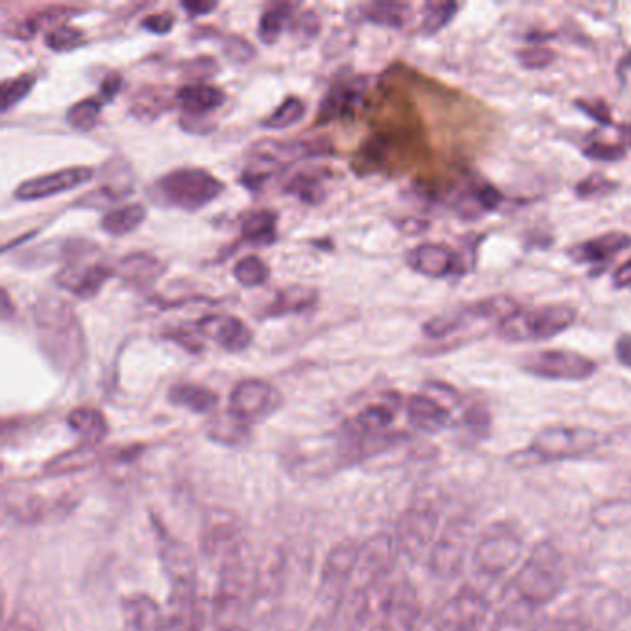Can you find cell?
I'll return each mask as SVG.
<instances>
[{"mask_svg":"<svg viewBox=\"0 0 631 631\" xmlns=\"http://www.w3.org/2000/svg\"><path fill=\"white\" fill-rule=\"evenodd\" d=\"M110 267L102 263H89V265H69L62 273L58 274V285L63 291L71 293L80 300H91L97 297L100 289L113 276Z\"/></svg>","mask_w":631,"mask_h":631,"instance_id":"cell-22","label":"cell"},{"mask_svg":"<svg viewBox=\"0 0 631 631\" xmlns=\"http://www.w3.org/2000/svg\"><path fill=\"white\" fill-rule=\"evenodd\" d=\"M567 583V565L563 554L550 541L533 546L526 561L513 576V589L532 607L554 602Z\"/></svg>","mask_w":631,"mask_h":631,"instance_id":"cell-2","label":"cell"},{"mask_svg":"<svg viewBox=\"0 0 631 631\" xmlns=\"http://www.w3.org/2000/svg\"><path fill=\"white\" fill-rule=\"evenodd\" d=\"M409 269L432 280H443L459 271L458 254L443 243H422L406 256Z\"/></svg>","mask_w":631,"mask_h":631,"instance_id":"cell-18","label":"cell"},{"mask_svg":"<svg viewBox=\"0 0 631 631\" xmlns=\"http://www.w3.org/2000/svg\"><path fill=\"white\" fill-rule=\"evenodd\" d=\"M367 86H369L367 76H352V78L337 80L322 100L317 124L334 123L347 117H354L363 104Z\"/></svg>","mask_w":631,"mask_h":631,"instance_id":"cell-15","label":"cell"},{"mask_svg":"<svg viewBox=\"0 0 631 631\" xmlns=\"http://www.w3.org/2000/svg\"><path fill=\"white\" fill-rule=\"evenodd\" d=\"M520 369L530 376L550 382H583L593 378L598 365L578 352L554 348L526 354L520 359Z\"/></svg>","mask_w":631,"mask_h":631,"instance_id":"cell-8","label":"cell"},{"mask_svg":"<svg viewBox=\"0 0 631 631\" xmlns=\"http://www.w3.org/2000/svg\"><path fill=\"white\" fill-rule=\"evenodd\" d=\"M576 106L582 110L583 113H587L589 117H593L596 123L602 124V126H615L611 121V115H609V108L606 104H596V110H594L593 104L589 102H576Z\"/></svg>","mask_w":631,"mask_h":631,"instance_id":"cell-51","label":"cell"},{"mask_svg":"<svg viewBox=\"0 0 631 631\" xmlns=\"http://www.w3.org/2000/svg\"><path fill=\"white\" fill-rule=\"evenodd\" d=\"M124 613L130 624L141 630H154L161 624L160 609L150 598H132L124 606Z\"/></svg>","mask_w":631,"mask_h":631,"instance_id":"cell-40","label":"cell"},{"mask_svg":"<svg viewBox=\"0 0 631 631\" xmlns=\"http://www.w3.org/2000/svg\"><path fill=\"white\" fill-rule=\"evenodd\" d=\"M517 58L519 63L524 69H530V71H541L546 69L548 65H552V62L556 60V52L552 49H548L545 45H533V47H526V49L519 50L517 52Z\"/></svg>","mask_w":631,"mask_h":631,"instance_id":"cell-46","label":"cell"},{"mask_svg":"<svg viewBox=\"0 0 631 631\" xmlns=\"http://www.w3.org/2000/svg\"><path fill=\"white\" fill-rule=\"evenodd\" d=\"M524 554V541L520 533L506 522L491 524L482 533L474 548V565L480 572L500 576L513 569Z\"/></svg>","mask_w":631,"mask_h":631,"instance_id":"cell-9","label":"cell"},{"mask_svg":"<svg viewBox=\"0 0 631 631\" xmlns=\"http://www.w3.org/2000/svg\"><path fill=\"white\" fill-rule=\"evenodd\" d=\"M67 422L75 434L80 435L82 445L99 446L108 435V422L99 409L76 408L69 413Z\"/></svg>","mask_w":631,"mask_h":631,"instance_id":"cell-28","label":"cell"},{"mask_svg":"<svg viewBox=\"0 0 631 631\" xmlns=\"http://www.w3.org/2000/svg\"><path fill=\"white\" fill-rule=\"evenodd\" d=\"M459 4L456 2H428L424 6V19H422L421 32L424 36H434L441 32L445 26L452 23V19L458 13Z\"/></svg>","mask_w":631,"mask_h":631,"instance_id":"cell-39","label":"cell"},{"mask_svg":"<svg viewBox=\"0 0 631 631\" xmlns=\"http://www.w3.org/2000/svg\"><path fill=\"white\" fill-rule=\"evenodd\" d=\"M576 319L578 311L569 304H546L528 310L519 308L498 324L496 332L508 343H537L567 332Z\"/></svg>","mask_w":631,"mask_h":631,"instance_id":"cell-6","label":"cell"},{"mask_svg":"<svg viewBox=\"0 0 631 631\" xmlns=\"http://www.w3.org/2000/svg\"><path fill=\"white\" fill-rule=\"evenodd\" d=\"M39 345L60 367L84 358V334L75 311L62 298H39L34 306Z\"/></svg>","mask_w":631,"mask_h":631,"instance_id":"cell-1","label":"cell"},{"mask_svg":"<svg viewBox=\"0 0 631 631\" xmlns=\"http://www.w3.org/2000/svg\"><path fill=\"white\" fill-rule=\"evenodd\" d=\"M619 189V184L609 180L606 174L593 173L576 186V195L580 198L606 197Z\"/></svg>","mask_w":631,"mask_h":631,"instance_id":"cell-45","label":"cell"},{"mask_svg":"<svg viewBox=\"0 0 631 631\" xmlns=\"http://www.w3.org/2000/svg\"><path fill=\"white\" fill-rule=\"evenodd\" d=\"M95 459H97L95 448L82 445L73 452H67V454L52 459L45 471L50 476H65V474H73V472L86 471L95 463Z\"/></svg>","mask_w":631,"mask_h":631,"instance_id":"cell-35","label":"cell"},{"mask_svg":"<svg viewBox=\"0 0 631 631\" xmlns=\"http://www.w3.org/2000/svg\"><path fill=\"white\" fill-rule=\"evenodd\" d=\"M147 219V208L143 204H124L110 210L100 221L102 232L108 236L124 237L136 232Z\"/></svg>","mask_w":631,"mask_h":631,"instance_id":"cell-29","label":"cell"},{"mask_svg":"<svg viewBox=\"0 0 631 631\" xmlns=\"http://www.w3.org/2000/svg\"><path fill=\"white\" fill-rule=\"evenodd\" d=\"M591 520L596 528L613 530L631 524V498H611L604 500L591 511Z\"/></svg>","mask_w":631,"mask_h":631,"instance_id":"cell-32","label":"cell"},{"mask_svg":"<svg viewBox=\"0 0 631 631\" xmlns=\"http://www.w3.org/2000/svg\"><path fill=\"white\" fill-rule=\"evenodd\" d=\"M36 86V76L21 75L2 82V113H8L13 106H17L21 100H25L30 91Z\"/></svg>","mask_w":631,"mask_h":631,"instance_id":"cell-43","label":"cell"},{"mask_svg":"<svg viewBox=\"0 0 631 631\" xmlns=\"http://www.w3.org/2000/svg\"><path fill=\"white\" fill-rule=\"evenodd\" d=\"M583 154L587 158L596 161H619L626 156V149L622 145H615V143H606V141H593L589 143Z\"/></svg>","mask_w":631,"mask_h":631,"instance_id":"cell-48","label":"cell"},{"mask_svg":"<svg viewBox=\"0 0 631 631\" xmlns=\"http://www.w3.org/2000/svg\"><path fill=\"white\" fill-rule=\"evenodd\" d=\"M278 217L271 210L250 211L241 221V236L252 245L265 247L276 241Z\"/></svg>","mask_w":631,"mask_h":631,"instance_id":"cell-30","label":"cell"},{"mask_svg":"<svg viewBox=\"0 0 631 631\" xmlns=\"http://www.w3.org/2000/svg\"><path fill=\"white\" fill-rule=\"evenodd\" d=\"M197 332L232 354L247 350L254 341V334L248 328L247 322L228 313L204 315L197 322Z\"/></svg>","mask_w":631,"mask_h":631,"instance_id":"cell-16","label":"cell"},{"mask_svg":"<svg viewBox=\"0 0 631 631\" xmlns=\"http://www.w3.org/2000/svg\"><path fill=\"white\" fill-rule=\"evenodd\" d=\"M169 402L193 413H208L217 406L219 396L208 387L197 384H176L169 389Z\"/></svg>","mask_w":631,"mask_h":631,"instance_id":"cell-31","label":"cell"},{"mask_svg":"<svg viewBox=\"0 0 631 631\" xmlns=\"http://www.w3.org/2000/svg\"><path fill=\"white\" fill-rule=\"evenodd\" d=\"M223 191V182L210 171L198 167H182L161 176L152 187V197L163 206L198 211L221 197Z\"/></svg>","mask_w":631,"mask_h":631,"instance_id":"cell-5","label":"cell"},{"mask_svg":"<svg viewBox=\"0 0 631 631\" xmlns=\"http://www.w3.org/2000/svg\"><path fill=\"white\" fill-rule=\"evenodd\" d=\"M104 100L91 97V99L78 100L67 110V123L78 132H91L99 123Z\"/></svg>","mask_w":631,"mask_h":631,"instance_id":"cell-36","label":"cell"},{"mask_svg":"<svg viewBox=\"0 0 631 631\" xmlns=\"http://www.w3.org/2000/svg\"><path fill=\"white\" fill-rule=\"evenodd\" d=\"M269 267L260 256H245L234 265V278L243 287H260L269 280Z\"/></svg>","mask_w":631,"mask_h":631,"instance_id":"cell-41","label":"cell"},{"mask_svg":"<svg viewBox=\"0 0 631 631\" xmlns=\"http://www.w3.org/2000/svg\"><path fill=\"white\" fill-rule=\"evenodd\" d=\"M469 548V532L467 526L448 524L445 532L435 541L430 556V565L435 574L454 576L458 574Z\"/></svg>","mask_w":631,"mask_h":631,"instance_id":"cell-19","label":"cell"},{"mask_svg":"<svg viewBox=\"0 0 631 631\" xmlns=\"http://www.w3.org/2000/svg\"><path fill=\"white\" fill-rule=\"evenodd\" d=\"M93 176H95V171L87 165L65 167L60 171L36 176L19 184L13 191V197L21 202L45 200V198L63 195L67 191H75L78 187L86 186L87 182L93 180Z\"/></svg>","mask_w":631,"mask_h":631,"instance_id":"cell-12","label":"cell"},{"mask_svg":"<svg viewBox=\"0 0 631 631\" xmlns=\"http://www.w3.org/2000/svg\"><path fill=\"white\" fill-rule=\"evenodd\" d=\"M297 34H304L306 38L313 39L319 34V21H317V15L313 12L302 13L298 17L297 23L293 25Z\"/></svg>","mask_w":631,"mask_h":631,"instance_id":"cell-52","label":"cell"},{"mask_svg":"<svg viewBox=\"0 0 631 631\" xmlns=\"http://www.w3.org/2000/svg\"><path fill=\"white\" fill-rule=\"evenodd\" d=\"M306 115V104L298 97L285 99L265 121H261V126L267 130H285L291 128L293 124L300 123Z\"/></svg>","mask_w":631,"mask_h":631,"instance_id":"cell-37","label":"cell"},{"mask_svg":"<svg viewBox=\"0 0 631 631\" xmlns=\"http://www.w3.org/2000/svg\"><path fill=\"white\" fill-rule=\"evenodd\" d=\"M169 108L171 100L165 97V93H160L156 89L141 91L136 99L132 100V112L145 121H154L161 113L169 112Z\"/></svg>","mask_w":631,"mask_h":631,"instance_id":"cell-42","label":"cell"},{"mask_svg":"<svg viewBox=\"0 0 631 631\" xmlns=\"http://www.w3.org/2000/svg\"><path fill=\"white\" fill-rule=\"evenodd\" d=\"M285 191H287V195H295L300 202L310 204V206L321 204L324 197H326L321 178H317L315 174L311 173H300L297 176H293L287 182Z\"/></svg>","mask_w":631,"mask_h":631,"instance_id":"cell-38","label":"cell"},{"mask_svg":"<svg viewBox=\"0 0 631 631\" xmlns=\"http://www.w3.org/2000/svg\"><path fill=\"white\" fill-rule=\"evenodd\" d=\"M165 273V265L149 252H132L117 263L115 274L134 289H149Z\"/></svg>","mask_w":631,"mask_h":631,"instance_id":"cell-23","label":"cell"},{"mask_svg":"<svg viewBox=\"0 0 631 631\" xmlns=\"http://www.w3.org/2000/svg\"><path fill=\"white\" fill-rule=\"evenodd\" d=\"M395 421V409L387 404H376L359 411L358 415L348 422V434L356 439H376L385 435L387 428Z\"/></svg>","mask_w":631,"mask_h":631,"instance_id":"cell-27","label":"cell"},{"mask_svg":"<svg viewBox=\"0 0 631 631\" xmlns=\"http://www.w3.org/2000/svg\"><path fill=\"white\" fill-rule=\"evenodd\" d=\"M631 247V236L626 232H607L602 236L587 239L582 243H576L567 250L570 260L578 265H606L613 258H617L620 252Z\"/></svg>","mask_w":631,"mask_h":631,"instance_id":"cell-21","label":"cell"},{"mask_svg":"<svg viewBox=\"0 0 631 631\" xmlns=\"http://www.w3.org/2000/svg\"><path fill=\"white\" fill-rule=\"evenodd\" d=\"M359 546L354 541H343L328 554L321 580V589L326 591V596L339 598L348 591L358 561Z\"/></svg>","mask_w":631,"mask_h":631,"instance_id":"cell-20","label":"cell"},{"mask_svg":"<svg viewBox=\"0 0 631 631\" xmlns=\"http://www.w3.org/2000/svg\"><path fill=\"white\" fill-rule=\"evenodd\" d=\"M121 87H123V76L119 73H110L100 82V99L104 102H112L121 91Z\"/></svg>","mask_w":631,"mask_h":631,"instance_id":"cell-50","label":"cell"},{"mask_svg":"<svg viewBox=\"0 0 631 631\" xmlns=\"http://www.w3.org/2000/svg\"><path fill=\"white\" fill-rule=\"evenodd\" d=\"M317 289L308 285H289L276 293L273 302L265 308V317L276 319L311 310L317 302Z\"/></svg>","mask_w":631,"mask_h":631,"instance_id":"cell-26","label":"cell"},{"mask_svg":"<svg viewBox=\"0 0 631 631\" xmlns=\"http://www.w3.org/2000/svg\"><path fill=\"white\" fill-rule=\"evenodd\" d=\"M174 25H176V17L171 12L152 13L141 21V28L150 34H156V36L169 34Z\"/></svg>","mask_w":631,"mask_h":631,"instance_id":"cell-49","label":"cell"},{"mask_svg":"<svg viewBox=\"0 0 631 631\" xmlns=\"http://www.w3.org/2000/svg\"><path fill=\"white\" fill-rule=\"evenodd\" d=\"M619 75L622 76V78H626V76H630L631 78V50H628V52L624 54V58L620 60Z\"/></svg>","mask_w":631,"mask_h":631,"instance_id":"cell-58","label":"cell"},{"mask_svg":"<svg viewBox=\"0 0 631 631\" xmlns=\"http://www.w3.org/2000/svg\"><path fill=\"white\" fill-rule=\"evenodd\" d=\"M409 4L404 2H374L365 6L363 19L372 25L402 28L408 19Z\"/></svg>","mask_w":631,"mask_h":631,"instance_id":"cell-34","label":"cell"},{"mask_svg":"<svg viewBox=\"0 0 631 631\" xmlns=\"http://www.w3.org/2000/svg\"><path fill=\"white\" fill-rule=\"evenodd\" d=\"M223 50L226 58H230L232 62L236 63L252 62V58L256 56V49L248 43L247 39L236 36V34L224 36Z\"/></svg>","mask_w":631,"mask_h":631,"instance_id":"cell-47","label":"cell"},{"mask_svg":"<svg viewBox=\"0 0 631 631\" xmlns=\"http://www.w3.org/2000/svg\"><path fill=\"white\" fill-rule=\"evenodd\" d=\"M176 102L180 104V108L186 112V115L193 119L206 117L210 113L223 108L226 102V93L221 87L204 84V82H195V84H187L182 86L176 95Z\"/></svg>","mask_w":631,"mask_h":631,"instance_id":"cell-24","label":"cell"},{"mask_svg":"<svg viewBox=\"0 0 631 631\" xmlns=\"http://www.w3.org/2000/svg\"><path fill=\"white\" fill-rule=\"evenodd\" d=\"M398 546L395 537L389 533H378L369 539L365 545L359 546L358 561L352 572V580L348 589L352 593H363L369 585L382 580L395 565L398 556Z\"/></svg>","mask_w":631,"mask_h":631,"instance_id":"cell-10","label":"cell"},{"mask_svg":"<svg viewBox=\"0 0 631 631\" xmlns=\"http://www.w3.org/2000/svg\"><path fill=\"white\" fill-rule=\"evenodd\" d=\"M250 604V578L241 559L239 545L224 550L221 580L213 600V622L217 631H243Z\"/></svg>","mask_w":631,"mask_h":631,"instance_id":"cell-4","label":"cell"},{"mask_svg":"<svg viewBox=\"0 0 631 631\" xmlns=\"http://www.w3.org/2000/svg\"><path fill=\"white\" fill-rule=\"evenodd\" d=\"M12 308V300H10V295H8V291L6 289H2V319L4 321H8L10 317L13 315Z\"/></svg>","mask_w":631,"mask_h":631,"instance_id":"cell-57","label":"cell"},{"mask_svg":"<svg viewBox=\"0 0 631 631\" xmlns=\"http://www.w3.org/2000/svg\"><path fill=\"white\" fill-rule=\"evenodd\" d=\"M604 443L600 432L585 426H548L535 435L528 448L513 454L509 461L515 467H532L563 459L585 458Z\"/></svg>","mask_w":631,"mask_h":631,"instance_id":"cell-3","label":"cell"},{"mask_svg":"<svg viewBox=\"0 0 631 631\" xmlns=\"http://www.w3.org/2000/svg\"><path fill=\"white\" fill-rule=\"evenodd\" d=\"M406 413H408L409 422L426 434H439L448 428V424L452 421L450 409L445 408L432 396H409Z\"/></svg>","mask_w":631,"mask_h":631,"instance_id":"cell-25","label":"cell"},{"mask_svg":"<svg viewBox=\"0 0 631 631\" xmlns=\"http://www.w3.org/2000/svg\"><path fill=\"white\" fill-rule=\"evenodd\" d=\"M334 147L326 139H297V141H274L263 139L252 147V156L273 161L278 167L285 165L287 161L311 160L330 156Z\"/></svg>","mask_w":631,"mask_h":631,"instance_id":"cell-17","label":"cell"},{"mask_svg":"<svg viewBox=\"0 0 631 631\" xmlns=\"http://www.w3.org/2000/svg\"><path fill=\"white\" fill-rule=\"evenodd\" d=\"M615 356L620 365L631 371V334H622L615 343Z\"/></svg>","mask_w":631,"mask_h":631,"instance_id":"cell-53","label":"cell"},{"mask_svg":"<svg viewBox=\"0 0 631 631\" xmlns=\"http://www.w3.org/2000/svg\"><path fill=\"white\" fill-rule=\"evenodd\" d=\"M613 285L617 289H631V258L624 261L613 274Z\"/></svg>","mask_w":631,"mask_h":631,"instance_id":"cell-55","label":"cell"},{"mask_svg":"<svg viewBox=\"0 0 631 631\" xmlns=\"http://www.w3.org/2000/svg\"><path fill=\"white\" fill-rule=\"evenodd\" d=\"M297 12V4H273L261 15L260 26H258V36L263 43L274 45L278 38L282 36L285 26L291 25L293 15Z\"/></svg>","mask_w":631,"mask_h":631,"instance_id":"cell-33","label":"cell"},{"mask_svg":"<svg viewBox=\"0 0 631 631\" xmlns=\"http://www.w3.org/2000/svg\"><path fill=\"white\" fill-rule=\"evenodd\" d=\"M86 41L82 30L69 25L54 26L45 36V45L54 52H69L75 50Z\"/></svg>","mask_w":631,"mask_h":631,"instance_id":"cell-44","label":"cell"},{"mask_svg":"<svg viewBox=\"0 0 631 631\" xmlns=\"http://www.w3.org/2000/svg\"><path fill=\"white\" fill-rule=\"evenodd\" d=\"M519 310L517 302L509 297H491L465 304L458 310L446 311L422 324V332L430 339H445L471 328L474 322H500Z\"/></svg>","mask_w":631,"mask_h":631,"instance_id":"cell-7","label":"cell"},{"mask_svg":"<svg viewBox=\"0 0 631 631\" xmlns=\"http://www.w3.org/2000/svg\"><path fill=\"white\" fill-rule=\"evenodd\" d=\"M439 517L432 509H408L396 522L395 541L398 552L409 559L419 557L435 545Z\"/></svg>","mask_w":631,"mask_h":631,"instance_id":"cell-13","label":"cell"},{"mask_svg":"<svg viewBox=\"0 0 631 631\" xmlns=\"http://www.w3.org/2000/svg\"><path fill=\"white\" fill-rule=\"evenodd\" d=\"M4 631H41L38 626L30 619H26L23 615H17L10 619V622L6 624Z\"/></svg>","mask_w":631,"mask_h":631,"instance_id":"cell-56","label":"cell"},{"mask_svg":"<svg viewBox=\"0 0 631 631\" xmlns=\"http://www.w3.org/2000/svg\"><path fill=\"white\" fill-rule=\"evenodd\" d=\"M489 613V604L474 589H463L439 609L435 622L441 631L480 630Z\"/></svg>","mask_w":631,"mask_h":631,"instance_id":"cell-14","label":"cell"},{"mask_svg":"<svg viewBox=\"0 0 631 631\" xmlns=\"http://www.w3.org/2000/svg\"><path fill=\"white\" fill-rule=\"evenodd\" d=\"M282 404V396L260 378L243 380L234 387L230 395L228 413L243 424H254L271 417Z\"/></svg>","mask_w":631,"mask_h":631,"instance_id":"cell-11","label":"cell"},{"mask_svg":"<svg viewBox=\"0 0 631 631\" xmlns=\"http://www.w3.org/2000/svg\"><path fill=\"white\" fill-rule=\"evenodd\" d=\"M191 17H200V15H208V13L217 10V2H204V0H186L180 4Z\"/></svg>","mask_w":631,"mask_h":631,"instance_id":"cell-54","label":"cell"}]
</instances>
